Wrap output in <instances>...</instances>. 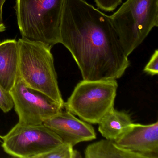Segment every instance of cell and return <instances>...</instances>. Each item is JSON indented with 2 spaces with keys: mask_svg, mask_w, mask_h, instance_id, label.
Returning a JSON list of instances; mask_svg holds the SVG:
<instances>
[{
  "mask_svg": "<svg viewBox=\"0 0 158 158\" xmlns=\"http://www.w3.org/2000/svg\"><path fill=\"white\" fill-rule=\"evenodd\" d=\"M123 0H94L97 7L106 12H112L122 3Z\"/></svg>",
  "mask_w": 158,
  "mask_h": 158,
  "instance_id": "cell-15",
  "label": "cell"
},
{
  "mask_svg": "<svg viewBox=\"0 0 158 158\" xmlns=\"http://www.w3.org/2000/svg\"><path fill=\"white\" fill-rule=\"evenodd\" d=\"M60 43L71 52L83 80H116L130 64L110 16L85 0H64Z\"/></svg>",
  "mask_w": 158,
  "mask_h": 158,
  "instance_id": "cell-1",
  "label": "cell"
},
{
  "mask_svg": "<svg viewBox=\"0 0 158 158\" xmlns=\"http://www.w3.org/2000/svg\"><path fill=\"white\" fill-rule=\"evenodd\" d=\"M116 80L89 81L77 84L64 107L66 110L89 123L98 124L114 108Z\"/></svg>",
  "mask_w": 158,
  "mask_h": 158,
  "instance_id": "cell-5",
  "label": "cell"
},
{
  "mask_svg": "<svg viewBox=\"0 0 158 158\" xmlns=\"http://www.w3.org/2000/svg\"><path fill=\"white\" fill-rule=\"evenodd\" d=\"M43 124L59 135L63 142L73 147L80 142L96 139V133L92 126L77 119L67 110L62 111Z\"/></svg>",
  "mask_w": 158,
  "mask_h": 158,
  "instance_id": "cell-9",
  "label": "cell"
},
{
  "mask_svg": "<svg viewBox=\"0 0 158 158\" xmlns=\"http://www.w3.org/2000/svg\"><path fill=\"white\" fill-rule=\"evenodd\" d=\"M1 137H2L1 136H0V138H1Z\"/></svg>",
  "mask_w": 158,
  "mask_h": 158,
  "instance_id": "cell-18",
  "label": "cell"
},
{
  "mask_svg": "<svg viewBox=\"0 0 158 158\" xmlns=\"http://www.w3.org/2000/svg\"><path fill=\"white\" fill-rule=\"evenodd\" d=\"M13 107V101L10 93L0 85V109L3 112L8 113Z\"/></svg>",
  "mask_w": 158,
  "mask_h": 158,
  "instance_id": "cell-14",
  "label": "cell"
},
{
  "mask_svg": "<svg viewBox=\"0 0 158 158\" xmlns=\"http://www.w3.org/2000/svg\"><path fill=\"white\" fill-rule=\"evenodd\" d=\"M19 48L15 40L0 43V85L10 92L18 77Z\"/></svg>",
  "mask_w": 158,
  "mask_h": 158,
  "instance_id": "cell-10",
  "label": "cell"
},
{
  "mask_svg": "<svg viewBox=\"0 0 158 158\" xmlns=\"http://www.w3.org/2000/svg\"><path fill=\"white\" fill-rule=\"evenodd\" d=\"M144 71L148 74L154 76L158 73V51L156 50L149 61L145 66Z\"/></svg>",
  "mask_w": 158,
  "mask_h": 158,
  "instance_id": "cell-16",
  "label": "cell"
},
{
  "mask_svg": "<svg viewBox=\"0 0 158 158\" xmlns=\"http://www.w3.org/2000/svg\"><path fill=\"white\" fill-rule=\"evenodd\" d=\"M85 154L86 158H144L142 155L123 148L113 140L108 139L89 145Z\"/></svg>",
  "mask_w": 158,
  "mask_h": 158,
  "instance_id": "cell-12",
  "label": "cell"
},
{
  "mask_svg": "<svg viewBox=\"0 0 158 158\" xmlns=\"http://www.w3.org/2000/svg\"><path fill=\"white\" fill-rule=\"evenodd\" d=\"M123 148L144 158H158V122L149 125L132 123L127 131L114 141Z\"/></svg>",
  "mask_w": 158,
  "mask_h": 158,
  "instance_id": "cell-8",
  "label": "cell"
},
{
  "mask_svg": "<svg viewBox=\"0 0 158 158\" xmlns=\"http://www.w3.org/2000/svg\"><path fill=\"white\" fill-rule=\"evenodd\" d=\"M110 17L128 57L158 26V0H127Z\"/></svg>",
  "mask_w": 158,
  "mask_h": 158,
  "instance_id": "cell-4",
  "label": "cell"
},
{
  "mask_svg": "<svg viewBox=\"0 0 158 158\" xmlns=\"http://www.w3.org/2000/svg\"><path fill=\"white\" fill-rule=\"evenodd\" d=\"M81 154L73 148V146L68 143L62 144L52 150L41 155L40 158H81Z\"/></svg>",
  "mask_w": 158,
  "mask_h": 158,
  "instance_id": "cell-13",
  "label": "cell"
},
{
  "mask_svg": "<svg viewBox=\"0 0 158 158\" xmlns=\"http://www.w3.org/2000/svg\"><path fill=\"white\" fill-rule=\"evenodd\" d=\"M19 123L42 124L62 111V106L45 93L27 86L18 76L10 91Z\"/></svg>",
  "mask_w": 158,
  "mask_h": 158,
  "instance_id": "cell-7",
  "label": "cell"
},
{
  "mask_svg": "<svg viewBox=\"0 0 158 158\" xmlns=\"http://www.w3.org/2000/svg\"><path fill=\"white\" fill-rule=\"evenodd\" d=\"M132 123L129 114L113 108L98 123V131L106 139L115 141L127 131Z\"/></svg>",
  "mask_w": 158,
  "mask_h": 158,
  "instance_id": "cell-11",
  "label": "cell"
},
{
  "mask_svg": "<svg viewBox=\"0 0 158 158\" xmlns=\"http://www.w3.org/2000/svg\"><path fill=\"white\" fill-rule=\"evenodd\" d=\"M64 0H16L17 24L22 38L53 47L60 43Z\"/></svg>",
  "mask_w": 158,
  "mask_h": 158,
  "instance_id": "cell-3",
  "label": "cell"
},
{
  "mask_svg": "<svg viewBox=\"0 0 158 158\" xmlns=\"http://www.w3.org/2000/svg\"><path fill=\"white\" fill-rule=\"evenodd\" d=\"M6 0H0V32H3L6 30V27L2 20V8Z\"/></svg>",
  "mask_w": 158,
  "mask_h": 158,
  "instance_id": "cell-17",
  "label": "cell"
},
{
  "mask_svg": "<svg viewBox=\"0 0 158 158\" xmlns=\"http://www.w3.org/2000/svg\"><path fill=\"white\" fill-rule=\"evenodd\" d=\"M17 42L19 77L28 86L45 93L64 107L51 53L52 47L23 38Z\"/></svg>",
  "mask_w": 158,
  "mask_h": 158,
  "instance_id": "cell-2",
  "label": "cell"
},
{
  "mask_svg": "<svg viewBox=\"0 0 158 158\" xmlns=\"http://www.w3.org/2000/svg\"><path fill=\"white\" fill-rule=\"evenodd\" d=\"M4 152L14 157L40 158L63 143L53 131L42 124H16L2 137Z\"/></svg>",
  "mask_w": 158,
  "mask_h": 158,
  "instance_id": "cell-6",
  "label": "cell"
}]
</instances>
